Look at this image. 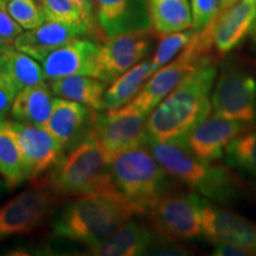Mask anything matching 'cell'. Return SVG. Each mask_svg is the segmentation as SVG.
I'll use <instances>...</instances> for the list:
<instances>
[{"label":"cell","mask_w":256,"mask_h":256,"mask_svg":"<svg viewBox=\"0 0 256 256\" xmlns=\"http://www.w3.org/2000/svg\"><path fill=\"white\" fill-rule=\"evenodd\" d=\"M218 69L211 60L186 76L147 116V133L156 142H180L212 112L211 92Z\"/></svg>","instance_id":"cell-1"},{"label":"cell","mask_w":256,"mask_h":256,"mask_svg":"<svg viewBox=\"0 0 256 256\" xmlns=\"http://www.w3.org/2000/svg\"><path fill=\"white\" fill-rule=\"evenodd\" d=\"M146 147L172 178L217 206H232L244 194V183L230 166L197 158L180 142L148 138Z\"/></svg>","instance_id":"cell-2"},{"label":"cell","mask_w":256,"mask_h":256,"mask_svg":"<svg viewBox=\"0 0 256 256\" xmlns=\"http://www.w3.org/2000/svg\"><path fill=\"white\" fill-rule=\"evenodd\" d=\"M134 215L120 194H88L69 202L54 222V232L90 249Z\"/></svg>","instance_id":"cell-3"},{"label":"cell","mask_w":256,"mask_h":256,"mask_svg":"<svg viewBox=\"0 0 256 256\" xmlns=\"http://www.w3.org/2000/svg\"><path fill=\"white\" fill-rule=\"evenodd\" d=\"M110 174L134 216L148 215L159 198L174 188V178L146 146L115 156L110 162Z\"/></svg>","instance_id":"cell-4"},{"label":"cell","mask_w":256,"mask_h":256,"mask_svg":"<svg viewBox=\"0 0 256 256\" xmlns=\"http://www.w3.org/2000/svg\"><path fill=\"white\" fill-rule=\"evenodd\" d=\"M49 188L56 196L68 198L96 192L120 194L112 179L110 162L88 136L52 166Z\"/></svg>","instance_id":"cell-5"},{"label":"cell","mask_w":256,"mask_h":256,"mask_svg":"<svg viewBox=\"0 0 256 256\" xmlns=\"http://www.w3.org/2000/svg\"><path fill=\"white\" fill-rule=\"evenodd\" d=\"M215 20L196 31L184 49L171 62L156 70L144 83L139 92L126 106L146 116L154 110L186 76L214 60L211 51L214 44Z\"/></svg>","instance_id":"cell-6"},{"label":"cell","mask_w":256,"mask_h":256,"mask_svg":"<svg viewBox=\"0 0 256 256\" xmlns=\"http://www.w3.org/2000/svg\"><path fill=\"white\" fill-rule=\"evenodd\" d=\"M147 116L122 106L119 110L92 116L88 138L94 140L112 162L121 153L146 146L148 142Z\"/></svg>","instance_id":"cell-7"},{"label":"cell","mask_w":256,"mask_h":256,"mask_svg":"<svg viewBox=\"0 0 256 256\" xmlns=\"http://www.w3.org/2000/svg\"><path fill=\"white\" fill-rule=\"evenodd\" d=\"M202 200L203 197L194 191H176L174 188L168 191L150 211L152 228L176 241L200 238L203 236Z\"/></svg>","instance_id":"cell-8"},{"label":"cell","mask_w":256,"mask_h":256,"mask_svg":"<svg viewBox=\"0 0 256 256\" xmlns=\"http://www.w3.org/2000/svg\"><path fill=\"white\" fill-rule=\"evenodd\" d=\"M212 114L226 119L256 121V78L247 70L224 63L211 92Z\"/></svg>","instance_id":"cell-9"},{"label":"cell","mask_w":256,"mask_h":256,"mask_svg":"<svg viewBox=\"0 0 256 256\" xmlns=\"http://www.w3.org/2000/svg\"><path fill=\"white\" fill-rule=\"evenodd\" d=\"M92 255L136 256L158 252L164 255H188V250L179 241L165 238L148 226L128 220L112 235L89 249Z\"/></svg>","instance_id":"cell-10"},{"label":"cell","mask_w":256,"mask_h":256,"mask_svg":"<svg viewBox=\"0 0 256 256\" xmlns=\"http://www.w3.org/2000/svg\"><path fill=\"white\" fill-rule=\"evenodd\" d=\"M153 46L151 31L132 32L104 38L98 44L96 78L112 83L145 58Z\"/></svg>","instance_id":"cell-11"},{"label":"cell","mask_w":256,"mask_h":256,"mask_svg":"<svg viewBox=\"0 0 256 256\" xmlns=\"http://www.w3.org/2000/svg\"><path fill=\"white\" fill-rule=\"evenodd\" d=\"M55 196L50 188L40 186L23 191L0 206V241L36 229L52 210Z\"/></svg>","instance_id":"cell-12"},{"label":"cell","mask_w":256,"mask_h":256,"mask_svg":"<svg viewBox=\"0 0 256 256\" xmlns=\"http://www.w3.org/2000/svg\"><path fill=\"white\" fill-rule=\"evenodd\" d=\"M202 230L211 243H232L256 255V223L224 209L212 202L202 200Z\"/></svg>","instance_id":"cell-13"},{"label":"cell","mask_w":256,"mask_h":256,"mask_svg":"<svg viewBox=\"0 0 256 256\" xmlns=\"http://www.w3.org/2000/svg\"><path fill=\"white\" fill-rule=\"evenodd\" d=\"M250 126L252 124L210 114L192 128L180 142L197 158L206 162H217L224 156L228 144Z\"/></svg>","instance_id":"cell-14"},{"label":"cell","mask_w":256,"mask_h":256,"mask_svg":"<svg viewBox=\"0 0 256 256\" xmlns=\"http://www.w3.org/2000/svg\"><path fill=\"white\" fill-rule=\"evenodd\" d=\"M95 23L104 38L152 31L148 0H92Z\"/></svg>","instance_id":"cell-15"},{"label":"cell","mask_w":256,"mask_h":256,"mask_svg":"<svg viewBox=\"0 0 256 256\" xmlns=\"http://www.w3.org/2000/svg\"><path fill=\"white\" fill-rule=\"evenodd\" d=\"M10 121V120H8ZM23 152L25 162L28 168L30 179L52 168L63 156L64 145L42 124L10 121Z\"/></svg>","instance_id":"cell-16"},{"label":"cell","mask_w":256,"mask_h":256,"mask_svg":"<svg viewBox=\"0 0 256 256\" xmlns=\"http://www.w3.org/2000/svg\"><path fill=\"white\" fill-rule=\"evenodd\" d=\"M98 44L88 38H76L49 54L42 62L46 80L84 75L96 78Z\"/></svg>","instance_id":"cell-17"},{"label":"cell","mask_w":256,"mask_h":256,"mask_svg":"<svg viewBox=\"0 0 256 256\" xmlns=\"http://www.w3.org/2000/svg\"><path fill=\"white\" fill-rule=\"evenodd\" d=\"M92 32V30L87 25L46 20L40 26L22 32L16 38L14 48L42 63L52 51Z\"/></svg>","instance_id":"cell-18"},{"label":"cell","mask_w":256,"mask_h":256,"mask_svg":"<svg viewBox=\"0 0 256 256\" xmlns=\"http://www.w3.org/2000/svg\"><path fill=\"white\" fill-rule=\"evenodd\" d=\"M256 19V0H240L238 4L217 14L214 44L220 56L238 48L250 32Z\"/></svg>","instance_id":"cell-19"},{"label":"cell","mask_w":256,"mask_h":256,"mask_svg":"<svg viewBox=\"0 0 256 256\" xmlns=\"http://www.w3.org/2000/svg\"><path fill=\"white\" fill-rule=\"evenodd\" d=\"M90 119V110L84 104L55 96L49 118L42 126L66 147Z\"/></svg>","instance_id":"cell-20"},{"label":"cell","mask_w":256,"mask_h":256,"mask_svg":"<svg viewBox=\"0 0 256 256\" xmlns=\"http://www.w3.org/2000/svg\"><path fill=\"white\" fill-rule=\"evenodd\" d=\"M49 87L57 98L84 104L90 110H104V95L107 83L92 76L76 75L51 80Z\"/></svg>","instance_id":"cell-21"},{"label":"cell","mask_w":256,"mask_h":256,"mask_svg":"<svg viewBox=\"0 0 256 256\" xmlns=\"http://www.w3.org/2000/svg\"><path fill=\"white\" fill-rule=\"evenodd\" d=\"M55 95L46 82L18 90L10 114L16 121L44 124L52 110Z\"/></svg>","instance_id":"cell-22"},{"label":"cell","mask_w":256,"mask_h":256,"mask_svg":"<svg viewBox=\"0 0 256 256\" xmlns=\"http://www.w3.org/2000/svg\"><path fill=\"white\" fill-rule=\"evenodd\" d=\"M0 177L8 188H16L30 179L23 152L10 121L0 124Z\"/></svg>","instance_id":"cell-23"},{"label":"cell","mask_w":256,"mask_h":256,"mask_svg":"<svg viewBox=\"0 0 256 256\" xmlns=\"http://www.w3.org/2000/svg\"><path fill=\"white\" fill-rule=\"evenodd\" d=\"M153 74L151 60H142L126 72L119 76L106 89L104 110H119L127 104L139 92L150 76Z\"/></svg>","instance_id":"cell-24"},{"label":"cell","mask_w":256,"mask_h":256,"mask_svg":"<svg viewBox=\"0 0 256 256\" xmlns=\"http://www.w3.org/2000/svg\"><path fill=\"white\" fill-rule=\"evenodd\" d=\"M152 30L159 36L192 28L188 0H148Z\"/></svg>","instance_id":"cell-25"},{"label":"cell","mask_w":256,"mask_h":256,"mask_svg":"<svg viewBox=\"0 0 256 256\" xmlns=\"http://www.w3.org/2000/svg\"><path fill=\"white\" fill-rule=\"evenodd\" d=\"M224 158L230 168L256 182V127L254 124L228 144Z\"/></svg>","instance_id":"cell-26"},{"label":"cell","mask_w":256,"mask_h":256,"mask_svg":"<svg viewBox=\"0 0 256 256\" xmlns=\"http://www.w3.org/2000/svg\"><path fill=\"white\" fill-rule=\"evenodd\" d=\"M4 70L8 74L18 90L46 81L43 66L28 54L14 49L2 54Z\"/></svg>","instance_id":"cell-27"},{"label":"cell","mask_w":256,"mask_h":256,"mask_svg":"<svg viewBox=\"0 0 256 256\" xmlns=\"http://www.w3.org/2000/svg\"><path fill=\"white\" fill-rule=\"evenodd\" d=\"M48 22L87 25L94 31L95 25L72 0H38Z\"/></svg>","instance_id":"cell-28"},{"label":"cell","mask_w":256,"mask_h":256,"mask_svg":"<svg viewBox=\"0 0 256 256\" xmlns=\"http://www.w3.org/2000/svg\"><path fill=\"white\" fill-rule=\"evenodd\" d=\"M194 32L196 31L194 28H188V30L172 32V34L162 36L156 48L154 55L151 60L153 72L174 60L179 54V51L184 49V46L188 43Z\"/></svg>","instance_id":"cell-29"},{"label":"cell","mask_w":256,"mask_h":256,"mask_svg":"<svg viewBox=\"0 0 256 256\" xmlns=\"http://www.w3.org/2000/svg\"><path fill=\"white\" fill-rule=\"evenodd\" d=\"M8 14L23 30L40 26L46 22L38 0H8Z\"/></svg>","instance_id":"cell-30"},{"label":"cell","mask_w":256,"mask_h":256,"mask_svg":"<svg viewBox=\"0 0 256 256\" xmlns=\"http://www.w3.org/2000/svg\"><path fill=\"white\" fill-rule=\"evenodd\" d=\"M220 0H191L192 28L200 31L217 17Z\"/></svg>","instance_id":"cell-31"},{"label":"cell","mask_w":256,"mask_h":256,"mask_svg":"<svg viewBox=\"0 0 256 256\" xmlns=\"http://www.w3.org/2000/svg\"><path fill=\"white\" fill-rule=\"evenodd\" d=\"M24 30L8 14L5 0H0V36L10 44L14 46V40Z\"/></svg>","instance_id":"cell-32"},{"label":"cell","mask_w":256,"mask_h":256,"mask_svg":"<svg viewBox=\"0 0 256 256\" xmlns=\"http://www.w3.org/2000/svg\"><path fill=\"white\" fill-rule=\"evenodd\" d=\"M17 92L18 89L8 74L2 72L0 74V115L6 118Z\"/></svg>","instance_id":"cell-33"},{"label":"cell","mask_w":256,"mask_h":256,"mask_svg":"<svg viewBox=\"0 0 256 256\" xmlns=\"http://www.w3.org/2000/svg\"><path fill=\"white\" fill-rule=\"evenodd\" d=\"M214 255L218 256H252L250 252L232 243H215Z\"/></svg>","instance_id":"cell-34"},{"label":"cell","mask_w":256,"mask_h":256,"mask_svg":"<svg viewBox=\"0 0 256 256\" xmlns=\"http://www.w3.org/2000/svg\"><path fill=\"white\" fill-rule=\"evenodd\" d=\"M75 5H78L82 10L83 14L95 25V14H94V2L92 0H72Z\"/></svg>","instance_id":"cell-35"},{"label":"cell","mask_w":256,"mask_h":256,"mask_svg":"<svg viewBox=\"0 0 256 256\" xmlns=\"http://www.w3.org/2000/svg\"><path fill=\"white\" fill-rule=\"evenodd\" d=\"M238 2L240 0H220L218 14H220V12H224L226 10H228L229 8H232V6L238 4Z\"/></svg>","instance_id":"cell-36"},{"label":"cell","mask_w":256,"mask_h":256,"mask_svg":"<svg viewBox=\"0 0 256 256\" xmlns=\"http://www.w3.org/2000/svg\"><path fill=\"white\" fill-rule=\"evenodd\" d=\"M14 46H12V44H10L8 42H6V40H4V38L0 36V55H2V54L6 52V51L14 49Z\"/></svg>","instance_id":"cell-37"},{"label":"cell","mask_w":256,"mask_h":256,"mask_svg":"<svg viewBox=\"0 0 256 256\" xmlns=\"http://www.w3.org/2000/svg\"><path fill=\"white\" fill-rule=\"evenodd\" d=\"M249 37H250V42H252V46L254 49L256 50V19L254 22V24H252V28L250 32H249Z\"/></svg>","instance_id":"cell-38"},{"label":"cell","mask_w":256,"mask_h":256,"mask_svg":"<svg viewBox=\"0 0 256 256\" xmlns=\"http://www.w3.org/2000/svg\"><path fill=\"white\" fill-rule=\"evenodd\" d=\"M5 183H4V180H2V178H0V194H2V191H4V188H5Z\"/></svg>","instance_id":"cell-39"},{"label":"cell","mask_w":256,"mask_h":256,"mask_svg":"<svg viewBox=\"0 0 256 256\" xmlns=\"http://www.w3.org/2000/svg\"><path fill=\"white\" fill-rule=\"evenodd\" d=\"M2 72H5V70H4V62H2V56H0V74H2Z\"/></svg>","instance_id":"cell-40"},{"label":"cell","mask_w":256,"mask_h":256,"mask_svg":"<svg viewBox=\"0 0 256 256\" xmlns=\"http://www.w3.org/2000/svg\"><path fill=\"white\" fill-rule=\"evenodd\" d=\"M5 120H6V118H5V116H2V115H0V124H2V122H4Z\"/></svg>","instance_id":"cell-41"},{"label":"cell","mask_w":256,"mask_h":256,"mask_svg":"<svg viewBox=\"0 0 256 256\" xmlns=\"http://www.w3.org/2000/svg\"><path fill=\"white\" fill-rule=\"evenodd\" d=\"M5 2H8V0H5Z\"/></svg>","instance_id":"cell-42"}]
</instances>
